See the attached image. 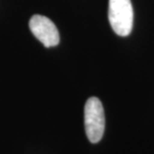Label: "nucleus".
I'll return each mask as SVG.
<instances>
[{"label":"nucleus","mask_w":154,"mask_h":154,"mask_svg":"<svg viewBox=\"0 0 154 154\" xmlns=\"http://www.w3.org/2000/svg\"><path fill=\"white\" fill-rule=\"evenodd\" d=\"M84 124L87 138L91 143L101 140L105 128V116L101 101L97 97H90L84 107Z\"/></svg>","instance_id":"f257e3e1"},{"label":"nucleus","mask_w":154,"mask_h":154,"mask_svg":"<svg viewBox=\"0 0 154 154\" xmlns=\"http://www.w3.org/2000/svg\"><path fill=\"white\" fill-rule=\"evenodd\" d=\"M108 19L117 35L130 34L133 26V8L130 0H109Z\"/></svg>","instance_id":"f03ea898"},{"label":"nucleus","mask_w":154,"mask_h":154,"mask_svg":"<svg viewBox=\"0 0 154 154\" xmlns=\"http://www.w3.org/2000/svg\"><path fill=\"white\" fill-rule=\"evenodd\" d=\"M29 28L45 47L56 46L59 43L60 36L57 27L49 18L43 15H33L29 21Z\"/></svg>","instance_id":"7ed1b4c3"}]
</instances>
